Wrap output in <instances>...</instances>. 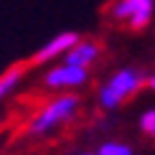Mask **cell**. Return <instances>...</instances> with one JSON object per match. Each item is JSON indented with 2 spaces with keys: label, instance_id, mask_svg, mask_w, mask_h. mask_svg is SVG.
<instances>
[{
  "label": "cell",
  "instance_id": "cell-1",
  "mask_svg": "<svg viewBox=\"0 0 155 155\" xmlns=\"http://www.w3.org/2000/svg\"><path fill=\"white\" fill-rule=\"evenodd\" d=\"M140 87H143V74L140 71H135V69H120V71L102 87L99 102H102L104 109H114V107H120L130 94L137 92Z\"/></svg>",
  "mask_w": 155,
  "mask_h": 155
},
{
  "label": "cell",
  "instance_id": "cell-2",
  "mask_svg": "<svg viewBox=\"0 0 155 155\" xmlns=\"http://www.w3.org/2000/svg\"><path fill=\"white\" fill-rule=\"evenodd\" d=\"M76 107H79V99H76V97H59V99L48 102V104L36 114V120L31 122V132L43 135V132L54 130L56 125H61V122L74 117Z\"/></svg>",
  "mask_w": 155,
  "mask_h": 155
},
{
  "label": "cell",
  "instance_id": "cell-3",
  "mask_svg": "<svg viewBox=\"0 0 155 155\" xmlns=\"http://www.w3.org/2000/svg\"><path fill=\"white\" fill-rule=\"evenodd\" d=\"M112 18L130 21V28L140 31L153 18V0H117L112 5Z\"/></svg>",
  "mask_w": 155,
  "mask_h": 155
},
{
  "label": "cell",
  "instance_id": "cell-4",
  "mask_svg": "<svg viewBox=\"0 0 155 155\" xmlns=\"http://www.w3.org/2000/svg\"><path fill=\"white\" fill-rule=\"evenodd\" d=\"M76 43H79V36H76L74 31L59 33L56 38H51L46 46H41V48H38V54L33 56V64H43V61L54 59V56H59V54H66V51H71Z\"/></svg>",
  "mask_w": 155,
  "mask_h": 155
},
{
  "label": "cell",
  "instance_id": "cell-5",
  "mask_svg": "<svg viewBox=\"0 0 155 155\" xmlns=\"http://www.w3.org/2000/svg\"><path fill=\"white\" fill-rule=\"evenodd\" d=\"M87 81V69L84 66H56L46 74V84L48 87H79Z\"/></svg>",
  "mask_w": 155,
  "mask_h": 155
},
{
  "label": "cell",
  "instance_id": "cell-6",
  "mask_svg": "<svg viewBox=\"0 0 155 155\" xmlns=\"http://www.w3.org/2000/svg\"><path fill=\"white\" fill-rule=\"evenodd\" d=\"M97 54H99L97 43H92V41L76 43V46L66 54V64H69V66H84V69H87V64H92L97 59Z\"/></svg>",
  "mask_w": 155,
  "mask_h": 155
},
{
  "label": "cell",
  "instance_id": "cell-7",
  "mask_svg": "<svg viewBox=\"0 0 155 155\" xmlns=\"http://www.w3.org/2000/svg\"><path fill=\"white\" fill-rule=\"evenodd\" d=\"M18 79H21V66H13V69H8V71L3 74V79H0V94H3V97H8V94L13 92V89H15Z\"/></svg>",
  "mask_w": 155,
  "mask_h": 155
},
{
  "label": "cell",
  "instance_id": "cell-8",
  "mask_svg": "<svg viewBox=\"0 0 155 155\" xmlns=\"http://www.w3.org/2000/svg\"><path fill=\"white\" fill-rule=\"evenodd\" d=\"M97 155H132V150L122 143H104L97 150Z\"/></svg>",
  "mask_w": 155,
  "mask_h": 155
},
{
  "label": "cell",
  "instance_id": "cell-9",
  "mask_svg": "<svg viewBox=\"0 0 155 155\" xmlns=\"http://www.w3.org/2000/svg\"><path fill=\"white\" fill-rule=\"evenodd\" d=\"M140 127H143L145 135H150V137H155V107L147 109V112L140 117Z\"/></svg>",
  "mask_w": 155,
  "mask_h": 155
},
{
  "label": "cell",
  "instance_id": "cell-10",
  "mask_svg": "<svg viewBox=\"0 0 155 155\" xmlns=\"http://www.w3.org/2000/svg\"><path fill=\"white\" fill-rule=\"evenodd\" d=\"M147 84H150V89L155 92V71H153V76H150V79H147Z\"/></svg>",
  "mask_w": 155,
  "mask_h": 155
},
{
  "label": "cell",
  "instance_id": "cell-11",
  "mask_svg": "<svg viewBox=\"0 0 155 155\" xmlns=\"http://www.w3.org/2000/svg\"><path fill=\"white\" fill-rule=\"evenodd\" d=\"M81 155H97V153H81Z\"/></svg>",
  "mask_w": 155,
  "mask_h": 155
}]
</instances>
